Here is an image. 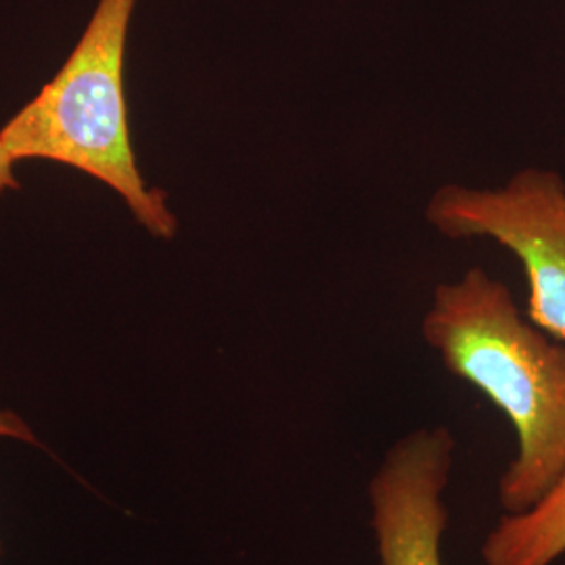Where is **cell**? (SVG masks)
Instances as JSON below:
<instances>
[{
	"instance_id": "1",
	"label": "cell",
	"mask_w": 565,
	"mask_h": 565,
	"mask_svg": "<svg viewBox=\"0 0 565 565\" xmlns=\"http://www.w3.org/2000/svg\"><path fill=\"white\" fill-rule=\"evenodd\" d=\"M424 342L513 425L518 455L499 480L509 515L534 505L565 469V345L532 323L511 289L480 266L436 285Z\"/></svg>"
},
{
	"instance_id": "2",
	"label": "cell",
	"mask_w": 565,
	"mask_h": 565,
	"mask_svg": "<svg viewBox=\"0 0 565 565\" xmlns=\"http://www.w3.org/2000/svg\"><path fill=\"white\" fill-rule=\"evenodd\" d=\"M135 7L137 0H99L60 74L0 128V141L15 162L63 163L105 182L149 235L170 242L179 221L162 189L142 179L126 116L124 60Z\"/></svg>"
},
{
	"instance_id": "3",
	"label": "cell",
	"mask_w": 565,
	"mask_h": 565,
	"mask_svg": "<svg viewBox=\"0 0 565 565\" xmlns=\"http://www.w3.org/2000/svg\"><path fill=\"white\" fill-rule=\"evenodd\" d=\"M427 224L452 242L488 239L522 264L525 315L565 345V181L524 168L501 186L446 182L427 200Z\"/></svg>"
},
{
	"instance_id": "4",
	"label": "cell",
	"mask_w": 565,
	"mask_h": 565,
	"mask_svg": "<svg viewBox=\"0 0 565 565\" xmlns=\"http://www.w3.org/2000/svg\"><path fill=\"white\" fill-rule=\"evenodd\" d=\"M457 440L445 425L419 427L385 450L366 486L382 565H445L446 486Z\"/></svg>"
},
{
	"instance_id": "5",
	"label": "cell",
	"mask_w": 565,
	"mask_h": 565,
	"mask_svg": "<svg viewBox=\"0 0 565 565\" xmlns=\"http://www.w3.org/2000/svg\"><path fill=\"white\" fill-rule=\"evenodd\" d=\"M484 565H553L565 555V469L522 513H505L486 534Z\"/></svg>"
},
{
	"instance_id": "6",
	"label": "cell",
	"mask_w": 565,
	"mask_h": 565,
	"mask_svg": "<svg viewBox=\"0 0 565 565\" xmlns=\"http://www.w3.org/2000/svg\"><path fill=\"white\" fill-rule=\"evenodd\" d=\"M0 438L7 440H18V443H25V445H34L42 448V443L36 438L34 429L21 419L15 411L9 408H0ZM2 553V548H0Z\"/></svg>"
},
{
	"instance_id": "7",
	"label": "cell",
	"mask_w": 565,
	"mask_h": 565,
	"mask_svg": "<svg viewBox=\"0 0 565 565\" xmlns=\"http://www.w3.org/2000/svg\"><path fill=\"white\" fill-rule=\"evenodd\" d=\"M15 166H18V162L11 158V153L7 151V147L0 141V193L20 189V182H18V177H15Z\"/></svg>"
}]
</instances>
